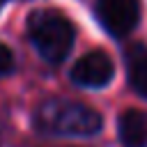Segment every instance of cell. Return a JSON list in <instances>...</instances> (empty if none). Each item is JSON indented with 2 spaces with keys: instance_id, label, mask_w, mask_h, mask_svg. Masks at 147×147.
Masks as SVG:
<instances>
[{
  "instance_id": "obj_1",
  "label": "cell",
  "mask_w": 147,
  "mask_h": 147,
  "mask_svg": "<svg viewBox=\"0 0 147 147\" xmlns=\"http://www.w3.org/2000/svg\"><path fill=\"white\" fill-rule=\"evenodd\" d=\"M32 124L39 133L60 138H90L103 129V119L94 108L71 99L41 101L32 115Z\"/></svg>"
},
{
  "instance_id": "obj_2",
  "label": "cell",
  "mask_w": 147,
  "mask_h": 147,
  "mask_svg": "<svg viewBox=\"0 0 147 147\" xmlns=\"http://www.w3.org/2000/svg\"><path fill=\"white\" fill-rule=\"evenodd\" d=\"M28 39L48 64H60L74 48L76 28L55 9H37L28 16Z\"/></svg>"
},
{
  "instance_id": "obj_3",
  "label": "cell",
  "mask_w": 147,
  "mask_h": 147,
  "mask_svg": "<svg viewBox=\"0 0 147 147\" xmlns=\"http://www.w3.org/2000/svg\"><path fill=\"white\" fill-rule=\"evenodd\" d=\"M94 16L110 37H126L140 21L138 0H94Z\"/></svg>"
},
{
  "instance_id": "obj_4",
  "label": "cell",
  "mask_w": 147,
  "mask_h": 147,
  "mask_svg": "<svg viewBox=\"0 0 147 147\" xmlns=\"http://www.w3.org/2000/svg\"><path fill=\"white\" fill-rule=\"evenodd\" d=\"M69 76H71V83L78 85V87L101 90L113 80L115 64H113L110 55H106L103 51H90V53H85L83 57L76 60Z\"/></svg>"
},
{
  "instance_id": "obj_5",
  "label": "cell",
  "mask_w": 147,
  "mask_h": 147,
  "mask_svg": "<svg viewBox=\"0 0 147 147\" xmlns=\"http://www.w3.org/2000/svg\"><path fill=\"white\" fill-rule=\"evenodd\" d=\"M117 136L122 147H147V113L124 110L117 119Z\"/></svg>"
},
{
  "instance_id": "obj_6",
  "label": "cell",
  "mask_w": 147,
  "mask_h": 147,
  "mask_svg": "<svg viewBox=\"0 0 147 147\" xmlns=\"http://www.w3.org/2000/svg\"><path fill=\"white\" fill-rule=\"evenodd\" d=\"M124 62H126V78L131 90L147 99V46L145 44H133L126 48L124 53Z\"/></svg>"
},
{
  "instance_id": "obj_7",
  "label": "cell",
  "mask_w": 147,
  "mask_h": 147,
  "mask_svg": "<svg viewBox=\"0 0 147 147\" xmlns=\"http://www.w3.org/2000/svg\"><path fill=\"white\" fill-rule=\"evenodd\" d=\"M14 67H16V62H14V53L0 41V78H2V76H9V74L14 71Z\"/></svg>"
}]
</instances>
